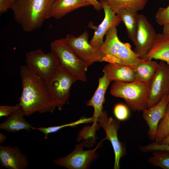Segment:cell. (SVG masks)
Segmentation results:
<instances>
[{
    "label": "cell",
    "mask_w": 169,
    "mask_h": 169,
    "mask_svg": "<svg viewBox=\"0 0 169 169\" xmlns=\"http://www.w3.org/2000/svg\"><path fill=\"white\" fill-rule=\"evenodd\" d=\"M20 75L23 90L19 104L25 115L53 112L56 105L46 82L26 65L20 66Z\"/></svg>",
    "instance_id": "6da1fadb"
},
{
    "label": "cell",
    "mask_w": 169,
    "mask_h": 169,
    "mask_svg": "<svg viewBox=\"0 0 169 169\" xmlns=\"http://www.w3.org/2000/svg\"><path fill=\"white\" fill-rule=\"evenodd\" d=\"M56 0H13L11 9L15 22L26 32L41 28Z\"/></svg>",
    "instance_id": "7a4b0ae2"
},
{
    "label": "cell",
    "mask_w": 169,
    "mask_h": 169,
    "mask_svg": "<svg viewBox=\"0 0 169 169\" xmlns=\"http://www.w3.org/2000/svg\"><path fill=\"white\" fill-rule=\"evenodd\" d=\"M100 49L104 54L102 62L133 66L140 59L132 50L129 43H124L120 40L115 26L107 32Z\"/></svg>",
    "instance_id": "3957f363"
},
{
    "label": "cell",
    "mask_w": 169,
    "mask_h": 169,
    "mask_svg": "<svg viewBox=\"0 0 169 169\" xmlns=\"http://www.w3.org/2000/svg\"><path fill=\"white\" fill-rule=\"evenodd\" d=\"M149 93V84L136 81H114L110 90L111 95L123 99L128 107L134 111L147 108Z\"/></svg>",
    "instance_id": "277c9868"
},
{
    "label": "cell",
    "mask_w": 169,
    "mask_h": 169,
    "mask_svg": "<svg viewBox=\"0 0 169 169\" xmlns=\"http://www.w3.org/2000/svg\"><path fill=\"white\" fill-rule=\"evenodd\" d=\"M51 51L56 55L60 67L74 77L77 80L86 81V72L88 65L80 58L60 38L50 44Z\"/></svg>",
    "instance_id": "5b68a950"
},
{
    "label": "cell",
    "mask_w": 169,
    "mask_h": 169,
    "mask_svg": "<svg viewBox=\"0 0 169 169\" xmlns=\"http://www.w3.org/2000/svg\"><path fill=\"white\" fill-rule=\"evenodd\" d=\"M26 65L46 82L60 67L58 59L53 52L46 53L40 49L26 52Z\"/></svg>",
    "instance_id": "8992f818"
},
{
    "label": "cell",
    "mask_w": 169,
    "mask_h": 169,
    "mask_svg": "<svg viewBox=\"0 0 169 169\" xmlns=\"http://www.w3.org/2000/svg\"><path fill=\"white\" fill-rule=\"evenodd\" d=\"M61 39L89 66L95 62H102L104 54L100 48L94 47L90 44L86 30L77 37L68 34Z\"/></svg>",
    "instance_id": "52a82bcc"
},
{
    "label": "cell",
    "mask_w": 169,
    "mask_h": 169,
    "mask_svg": "<svg viewBox=\"0 0 169 169\" xmlns=\"http://www.w3.org/2000/svg\"><path fill=\"white\" fill-rule=\"evenodd\" d=\"M77 80L74 77L60 67L52 77L46 82L59 110H61L67 102L71 86Z\"/></svg>",
    "instance_id": "ba28073f"
},
{
    "label": "cell",
    "mask_w": 169,
    "mask_h": 169,
    "mask_svg": "<svg viewBox=\"0 0 169 169\" xmlns=\"http://www.w3.org/2000/svg\"><path fill=\"white\" fill-rule=\"evenodd\" d=\"M101 141L94 149L89 150L83 149L84 143L76 145L74 150L65 157L54 161V163L69 169H86L97 157V150L100 146Z\"/></svg>",
    "instance_id": "9c48e42d"
},
{
    "label": "cell",
    "mask_w": 169,
    "mask_h": 169,
    "mask_svg": "<svg viewBox=\"0 0 169 169\" xmlns=\"http://www.w3.org/2000/svg\"><path fill=\"white\" fill-rule=\"evenodd\" d=\"M97 121L105 132L106 137L104 140H109L113 147L115 153L114 169H119L120 159L126 153L125 145L119 140L118 137L117 131L120 127V122L117 119L109 117L105 111H103L97 119Z\"/></svg>",
    "instance_id": "30bf717a"
},
{
    "label": "cell",
    "mask_w": 169,
    "mask_h": 169,
    "mask_svg": "<svg viewBox=\"0 0 169 169\" xmlns=\"http://www.w3.org/2000/svg\"><path fill=\"white\" fill-rule=\"evenodd\" d=\"M149 87L147 108L156 105L169 92V64L160 61L157 69L149 84Z\"/></svg>",
    "instance_id": "8fae6325"
},
{
    "label": "cell",
    "mask_w": 169,
    "mask_h": 169,
    "mask_svg": "<svg viewBox=\"0 0 169 169\" xmlns=\"http://www.w3.org/2000/svg\"><path fill=\"white\" fill-rule=\"evenodd\" d=\"M157 33L145 16L139 15L134 52L140 58L147 54L152 47Z\"/></svg>",
    "instance_id": "7c38bea8"
},
{
    "label": "cell",
    "mask_w": 169,
    "mask_h": 169,
    "mask_svg": "<svg viewBox=\"0 0 169 169\" xmlns=\"http://www.w3.org/2000/svg\"><path fill=\"white\" fill-rule=\"evenodd\" d=\"M105 13L102 21L97 28L93 36L89 41L93 47L100 48L104 43V37L112 27L118 26L121 22L119 17L114 12L105 1L100 0Z\"/></svg>",
    "instance_id": "4fadbf2b"
},
{
    "label": "cell",
    "mask_w": 169,
    "mask_h": 169,
    "mask_svg": "<svg viewBox=\"0 0 169 169\" xmlns=\"http://www.w3.org/2000/svg\"><path fill=\"white\" fill-rule=\"evenodd\" d=\"M169 103L166 95L156 105L142 111V117L149 127L148 135L151 141L155 140L159 122L165 115Z\"/></svg>",
    "instance_id": "5bb4252c"
},
{
    "label": "cell",
    "mask_w": 169,
    "mask_h": 169,
    "mask_svg": "<svg viewBox=\"0 0 169 169\" xmlns=\"http://www.w3.org/2000/svg\"><path fill=\"white\" fill-rule=\"evenodd\" d=\"M0 162L1 166L8 169H25L28 168L27 156L17 146H0Z\"/></svg>",
    "instance_id": "9a60e30c"
},
{
    "label": "cell",
    "mask_w": 169,
    "mask_h": 169,
    "mask_svg": "<svg viewBox=\"0 0 169 169\" xmlns=\"http://www.w3.org/2000/svg\"><path fill=\"white\" fill-rule=\"evenodd\" d=\"M103 72L110 82H131L136 80L135 73L132 66L109 63L104 66Z\"/></svg>",
    "instance_id": "2e32d148"
},
{
    "label": "cell",
    "mask_w": 169,
    "mask_h": 169,
    "mask_svg": "<svg viewBox=\"0 0 169 169\" xmlns=\"http://www.w3.org/2000/svg\"><path fill=\"white\" fill-rule=\"evenodd\" d=\"M90 5L84 0H56L49 11L47 19H59L78 8Z\"/></svg>",
    "instance_id": "e0dca14e"
},
{
    "label": "cell",
    "mask_w": 169,
    "mask_h": 169,
    "mask_svg": "<svg viewBox=\"0 0 169 169\" xmlns=\"http://www.w3.org/2000/svg\"><path fill=\"white\" fill-rule=\"evenodd\" d=\"M140 59L159 60L169 64V35L163 33H157L154 44L151 50Z\"/></svg>",
    "instance_id": "ac0fdd59"
},
{
    "label": "cell",
    "mask_w": 169,
    "mask_h": 169,
    "mask_svg": "<svg viewBox=\"0 0 169 169\" xmlns=\"http://www.w3.org/2000/svg\"><path fill=\"white\" fill-rule=\"evenodd\" d=\"M110 82L104 74L99 79L98 86L93 95L87 103V106H92L94 109L93 121H97V119L103 112L105 94Z\"/></svg>",
    "instance_id": "d6986e66"
},
{
    "label": "cell",
    "mask_w": 169,
    "mask_h": 169,
    "mask_svg": "<svg viewBox=\"0 0 169 169\" xmlns=\"http://www.w3.org/2000/svg\"><path fill=\"white\" fill-rule=\"evenodd\" d=\"M132 67L136 74L135 81L149 84L156 72L158 63L152 59H140Z\"/></svg>",
    "instance_id": "ffe728a7"
},
{
    "label": "cell",
    "mask_w": 169,
    "mask_h": 169,
    "mask_svg": "<svg viewBox=\"0 0 169 169\" xmlns=\"http://www.w3.org/2000/svg\"><path fill=\"white\" fill-rule=\"evenodd\" d=\"M24 115L25 113L20 106L10 115L5 122L0 124V129L10 132H15L22 130L30 131L32 127L26 120Z\"/></svg>",
    "instance_id": "44dd1931"
},
{
    "label": "cell",
    "mask_w": 169,
    "mask_h": 169,
    "mask_svg": "<svg viewBox=\"0 0 169 169\" xmlns=\"http://www.w3.org/2000/svg\"><path fill=\"white\" fill-rule=\"evenodd\" d=\"M138 12L127 8H121L115 13L124 24L127 35L134 45L136 40L139 15Z\"/></svg>",
    "instance_id": "7402d4cb"
},
{
    "label": "cell",
    "mask_w": 169,
    "mask_h": 169,
    "mask_svg": "<svg viewBox=\"0 0 169 169\" xmlns=\"http://www.w3.org/2000/svg\"><path fill=\"white\" fill-rule=\"evenodd\" d=\"M105 1L115 13L119 8H127L138 12L145 7L148 0H102Z\"/></svg>",
    "instance_id": "603a6c76"
},
{
    "label": "cell",
    "mask_w": 169,
    "mask_h": 169,
    "mask_svg": "<svg viewBox=\"0 0 169 169\" xmlns=\"http://www.w3.org/2000/svg\"><path fill=\"white\" fill-rule=\"evenodd\" d=\"M93 122L91 126H84L79 131L77 137V142L84 140V146L86 147H91L96 143V140L97 138L96 132L100 127L97 121Z\"/></svg>",
    "instance_id": "cb8c5ba5"
},
{
    "label": "cell",
    "mask_w": 169,
    "mask_h": 169,
    "mask_svg": "<svg viewBox=\"0 0 169 169\" xmlns=\"http://www.w3.org/2000/svg\"><path fill=\"white\" fill-rule=\"evenodd\" d=\"M93 117L86 118L85 117L81 118L78 120L71 123L64 124L59 126H49L48 127H40L38 128L32 127L33 130L37 129L43 133L44 135V138L47 139L48 135L51 133H55L65 127H74L78 125L93 122Z\"/></svg>",
    "instance_id": "d4e9b609"
},
{
    "label": "cell",
    "mask_w": 169,
    "mask_h": 169,
    "mask_svg": "<svg viewBox=\"0 0 169 169\" xmlns=\"http://www.w3.org/2000/svg\"><path fill=\"white\" fill-rule=\"evenodd\" d=\"M153 155L147 160L150 163L164 169H169V153L167 152L156 150L153 151Z\"/></svg>",
    "instance_id": "484cf974"
},
{
    "label": "cell",
    "mask_w": 169,
    "mask_h": 169,
    "mask_svg": "<svg viewBox=\"0 0 169 169\" xmlns=\"http://www.w3.org/2000/svg\"><path fill=\"white\" fill-rule=\"evenodd\" d=\"M158 125L155 142L159 143L169 133V103L167 106L165 115Z\"/></svg>",
    "instance_id": "4316f807"
},
{
    "label": "cell",
    "mask_w": 169,
    "mask_h": 169,
    "mask_svg": "<svg viewBox=\"0 0 169 169\" xmlns=\"http://www.w3.org/2000/svg\"><path fill=\"white\" fill-rule=\"evenodd\" d=\"M156 23L163 26L169 23V4L165 8H159L155 16Z\"/></svg>",
    "instance_id": "83f0119b"
},
{
    "label": "cell",
    "mask_w": 169,
    "mask_h": 169,
    "mask_svg": "<svg viewBox=\"0 0 169 169\" xmlns=\"http://www.w3.org/2000/svg\"><path fill=\"white\" fill-rule=\"evenodd\" d=\"M115 115L117 120H125L127 119L129 116V112L128 107L125 105L118 103L114 108Z\"/></svg>",
    "instance_id": "f1b7e54d"
},
{
    "label": "cell",
    "mask_w": 169,
    "mask_h": 169,
    "mask_svg": "<svg viewBox=\"0 0 169 169\" xmlns=\"http://www.w3.org/2000/svg\"><path fill=\"white\" fill-rule=\"evenodd\" d=\"M140 148L143 152L153 151L157 150L165 151L169 153V145H160L155 142L145 146H140Z\"/></svg>",
    "instance_id": "f546056e"
},
{
    "label": "cell",
    "mask_w": 169,
    "mask_h": 169,
    "mask_svg": "<svg viewBox=\"0 0 169 169\" xmlns=\"http://www.w3.org/2000/svg\"><path fill=\"white\" fill-rule=\"evenodd\" d=\"M20 106L19 103L15 106L0 105V117H7L16 110Z\"/></svg>",
    "instance_id": "4dcf8cb0"
},
{
    "label": "cell",
    "mask_w": 169,
    "mask_h": 169,
    "mask_svg": "<svg viewBox=\"0 0 169 169\" xmlns=\"http://www.w3.org/2000/svg\"><path fill=\"white\" fill-rule=\"evenodd\" d=\"M13 0H0V14L7 12L9 8H11Z\"/></svg>",
    "instance_id": "1f68e13d"
},
{
    "label": "cell",
    "mask_w": 169,
    "mask_h": 169,
    "mask_svg": "<svg viewBox=\"0 0 169 169\" xmlns=\"http://www.w3.org/2000/svg\"><path fill=\"white\" fill-rule=\"evenodd\" d=\"M92 5L96 10L98 11L102 9V5L100 2L97 0H84Z\"/></svg>",
    "instance_id": "d6a6232c"
},
{
    "label": "cell",
    "mask_w": 169,
    "mask_h": 169,
    "mask_svg": "<svg viewBox=\"0 0 169 169\" xmlns=\"http://www.w3.org/2000/svg\"><path fill=\"white\" fill-rule=\"evenodd\" d=\"M158 144L165 145H169V133Z\"/></svg>",
    "instance_id": "836d02e7"
},
{
    "label": "cell",
    "mask_w": 169,
    "mask_h": 169,
    "mask_svg": "<svg viewBox=\"0 0 169 169\" xmlns=\"http://www.w3.org/2000/svg\"><path fill=\"white\" fill-rule=\"evenodd\" d=\"M162 33L169 35V23L163 25Z\"/></svg>",
    "instance_id": "e575fe53"
},
{
    "label": "cell",
    "mask_w": 169,
    "mask_h": 169,
    "mask_svg": "<svg viewBox=\"0 0 169 169\" xmlns=\"http://www.w3.org/2000/svg\"><path fill=\"white\" fill-rule=\"evenodd\" d=\"M6 136L2 134L1 133H0V145L4 143L6 139Z\"/></svg>",
    "instance_id": "d590c367"
},
{
    "label": "cell",
    "mask_w": 169,
    "mask_h": 169,
    "mask_svg": "<svg viewBox=\"0 0 169 169\" xmlns=\"http://www.w3.org/2000/svg\"><path fill=\"white\" fill-rule=\"evenodd\" d=\"M168 95V97H169V92Z\"/></svg>",
    "instance_id": "8d00e7d4"
},
{
    "label": "cell",
    "mask_w": 169,
    "mask_h": 169,
    "mask_svg": "<svg viewBox=\"0 0 169 169\" xmlns=\"http://www.w3.org/2000/svg\"><path fill=\"white\" fill-rule=\"evenodd\" d=\"M168 0V1H169V0Z\"/></svg>",
    "instance_id": "74e56055"
}]
</instances>
